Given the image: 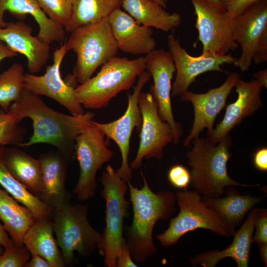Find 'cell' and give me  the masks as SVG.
<instances>
[{"instance_id": "obj_1", "label": "cell", "mask_w": 267, "mask_h": 267, "mask_svg": "<svg viewBox=\"0 0 267 267\" xmlns=\"http://www.w3.org/2000/svg\"><path fill=\"white\" fill-rule=\"evenodd\" d=\"M8 111L18 123L27 118L32 121L33 134L20 146L49 144L55 146L68 162L76 157V137L93 125L94 116L90 112L80 115H67L57 112L47 106L39 95L25 88L20 98L11 104Z\"/></svg>"}, {"instance_id": "obj_2", "label": "cell", "mask_w": 267, "mask_h": 267, "mask_svg": "<svg viewBox=\"0 0 267 267\" xmlns=\"http://www.w3.org/2000/svg\"><path fill=\"white\" fill-rule=\"evenodd\" d=\"M139 189L127 181L133 211V222L126 230V242L134 261L144 262L156 253L153 231L156 223L169 219L175 210L176 195L169 191L153 192L143 176Z\"/></svg>"}, {"instance_id": "obj_3", "label": "cell", "mask_w": 267, "mask_h": 267, "mask_svg": "<svg viewBox=\"0 0 267 267\" xmlns=\"http://www.w3.org/2000/svg\"><path fill=\"white\" fill-rule=\"evenodd\" d=\"M193 146L186 154L191 168L190 184L204 198L221 197L226 187L256 186L241 183L232 179L227 171V163L231 156L230 138L228 135L218 144L208 138L198 137L191 141Z\"/></svg>"}, {"instance_id": "obj_4", "label": "cell", "mask_w": 267, "mask_h": 267, "mask_svg": "<svg viewBox=\"0 0 267 267\" xmlns=\"http://www.w3.org/2000/svg\"><path fill=\"white\" fill-rule=\"evenodd\" d=\"M145 69L143 56L134 59L116 56L104 64L95 76L75 88L77 96L86 108H105L119 92L133 87Z\"/></svg>"}, {"instance_id": "obj_5", "label": "cell", "mask_w": 267, "mask_h": 267, "mask_svg": "<svg viewBox=\"0 0 267 267\" xmlns=\"http://www.w3.org/2000/svg\"><path fill=\"white\" fill-rule=\"evenodd\" d=\"M64 43L68 51L72 50L77 55L72 76L80 84L119 51L108 17L73 30Z\"/></svg>"}, {"instance_id": "obj_6", "label": "cell", "mask_w": 267, "mask_h": 267, "mask_svg": "<svg viewBox=\"0 0 267 267\" xmlns=\"http://www.w3.org/2000/svg\"><path fill=\"white\" fill-rule=\"evenodd\" d=\"M100 181L103 186L100 194L106 202L105 226L97 248L104 265L116 267L117 257L126 242L123 226L130 204L125 198L128 185L110 165L102 173Z\"/></svg>"}, {"instance_id": "obj_7", "label": "cell", "mask_w": 267, "mask_h": 267, "mask_svg": "<svg viewBox=\"0 0 267 267\" xmlns=\"http://www.w3.org/2000/svg\"><path fill=\"white\" fill-rule=\"evenodd\" d=\"M179 212L170 219L168 228L156 238L161 245L169 247L176 244L187 232L204 228L222 236H233L235 229L230 226L213 208L209 206L195 191L182 189L176 193Z\"/></svg>"}, {"instance_id": "obj_8", "label": "cell", "mask_w": 267, "mask_h": 267, "mask_svg": "<svg viewBox=\"0 0 267 267\" xmlns=\"http://www.w3.org/2000/svg\"><path fill=\"white\" fill-rule=\"evenodd\" d=\"M52 219L54 232L65 266L74 263L75 252L84 258L91 256L101 234L88 221L87 205L68 201L54 209Z\"/></svg>"}, {"instance_id": "obj_9", "label": "cell", "mask_w": 267, "mask_h": 267, "mask_svg": "<svg viewBox=\"0 0 267 267\" xmlns=\"http://www.w3.org/2000/svg\"><path fill=\"white\" fill-rule=\"evenodd\" d=\"M104 137V134L93 122L92 125L76 138L75 156L79 162L80 173L73 194L80 201L94 196L97 188L96 173L113 156Z\"/></svg>"}, {"instance_id": "obj_10", "label": "cell", "mask_w": 267, "mask_h": 267, "mask_svg": "<svg viewBox=\"0 0 267 267\" xmlns=\"http://www.w3.org/2000/svg\"><path fill=\"white\" fill-rule=\"evenodd\" d=\"M196 15L195 27L202 54L222 56L238 47L233 35L232 18L225 11L201 0H191Z\"/></svg>"}, {"instance_id": "obj_11", "label": "cell", "mask_w": 267, "mask_h": 267, "mask_svg": "<svg viewBox=\"0 0 267 267\" xmlns=\"http://www.w3.org/2000/svg\"><path fill=\"white\" fill-rule=\"evenodd\" d=\"M151 76L144 71L138 77L137 82L132 93L128 94V106L124 114L119 119L107 123L93 121V124L100 129L108 139L113 140L118 145L122 156V163L116 170L120 178L127 182L132 178L133 170L128 162L130 139L134 128L140 131L142 115L138 105V99L142 89Z\"/></svg>"}, {"instance_id": "obj_12", "label": "cell", "mask_w": 267, "mask_h": 267, "mask_svg": "<svg viewBox=\"0 0 267 267\" xmlns=\"http://www.w3.org/2000/svg\"><path fill=\"white\" fill-rule=\"evenodd\" d=\"M138 105L142 115V124L139 147L130 165L133 170L139 169L143 159H161L164 148L174 140L172 129L167 122L160 118L157 102L150 92L140 93Z\"/></svg>"}, {"instance_id": "obj_13", "label": "cell", "mask_w": 267, "mask_h": 267, "mask_svg": "<svg viewBox=\"0 0 267 267\" xmlns=\"http://www.w3.org/2000/svg\"><path fill=\"white\" fill-rule=\"evenodd\" d=\"M65 43L53 52V63L41 76L25 73L24 88L37 95L48 97L66 108L72 115L85 112L79 101L75 89L65 82L60 74V66L67 53Z\"/></svg>"}, {"instance_id": "obj_14", "label": "cell", "mask_w": 267, "mask_h": 267, "mask_svg": "<svg viewBox=\"0 0 267 267\" xmlns=\"http://www.w3.org/2000/svg\"><path fill=\"white\" fill-rule=\"evenodd\" d=\"M145 69L150 73L154 84L150 93L155 99L161 119L171 126L174 135L173 141L178 144L182 134L181 125L174 119L171 96L172 80L176 67L169 51L154 49L144 57Z\"/></svg>"}, {"instance_id": "obj_15", "label": "cell", "mask_w": 267, "mask_h": 267, "mask_svg": "<svg viewBox=\"0 0 267 267\" xmlns=\"http://www.w3.org/2000/svg\"><path fill=\"white\" fill-rule=\"evenodd\" d=\"M239 79L238 74L230 73L222 85L206 93H195L186 90L180 95L181 101L192 103L194 115L192 127L183 141L184 146H189L191 141L199 137L205 128L208 130L207 135L212 133L217 115L225 107L228 95Z\"/></svg>"}, {"instance_id": "obj_16", "label": "cell", "mask_w": 267, "mask_h": 267, "mask_svg": "<svg viewBox=\"0 0 267 267\" xmlns=\"http://www.w3.org/2000/svg\"><path fill=\"white\" fill-rule=\"evenodd\" d=\"M167 44L177 72L172 88L171 96L173 97L180 95L187 90L199 75L208 71L225 72L221 66L234 64L237 59L231 53L222 56L202 54L192 56L181 46L178 38L176 39L174 34L169 35Z\"/></svg>"}, {"instance_id": "obj_17", "label": "cell", "mask_w": 267, "mask_h": 267, "mask_svg": "<svg viewBox=\"0 0 267 267\" xmlns=\"http://www.w3.org/2000/svg\"><path fill=\"white\" fill-rule=\"evenodd\" d=\"M267 30V0L254 3L233 19V38L241 47V55L234 65L241 71L249 69L258 42Z\"/></svg>"}, {"instance_id": "obj_18", "label": "cell", "mask_w": 267, "mask_h": 267, "mask_svg": "<svg viewBox=\"0 0 267 267\" xmlns=\"http://www.w3.org/2000/svg\"><path fill=\"white\" fill-rule=\"evenodd\" d=\"M32 27L23 21L6 22L0 28V40L12 50L24 55L27 59L30 74L39 72L46 64L50 56V44L32 34Z\"/></svg>"}, {"instance_id": "obj_19", "label": "cell", "mask_w": 267, "mask_h": 267, "mask_svg": "<svg viewBox=\"0 0 267 267\" xmlns=\"http://www.w3.org/2000/svg\"><path fill=\"white\" fill-rule=\"evenodd\" d=\"M237 98L226 106L224 117L208 139L214 144H218L245 118L252 116L261 106L260 96L262 86L256 79L244 81L239 79L235 85Z\"/></svg>"}, {"instance_id": "obj_20", "label": "cell", "mask_w": 267, "mask_h": 267, "mask_svg": "<svg viewBox=\"0 0 267 267\" xmlns=\"http://www.w3.org/2000/svg\"><path fill=\"white\" fill-rule=\"evenodd\" d=\"M111 32L119 50L134 55H147L156 46L151 28L137 23L120 7L108 16Z\"/></svg>"}, {"instance_id": "obj_21", "label": "cell", "mask_w": 267, "mask_h": 267, "mask_svg": "<svg viewBox=\"0 0 267 267\" xmlns=\"http://www.w3.org/2000/svg\"><path fill=\"white\" fill-rule=\"evenodd\" d=\"M39 159L42 183L38 198L55 209L70 201V194L65 186L68 161L58 152L42 154Z\"/></svg>"}, {"instance_id": "obj_22", "label": "cell", "mask_w": 267, "mask_h": 267, "mask_svg": "<svg viewBox=\"0 0 267 267\" xmlns=\"http://www.w3.org/2000/svg\"><path fill=\"white\" fill-rule=\"evenodd\" d=\"M258 209H252L245 222L233 235L231 244L222 251L213 250L195 256L190 260L192 266L215 267L222 259L231 258L238 267L249 265L251 246Z\"/></svg>"}, {"instance_id": "obj_23", "label": "cell", "mask_w": 267, "mask_h": 267, "mask_svg": "<svg viewBox=\"0 0 267 267\" xmlns=\"http://www.w3.org/2000/svg\"><path fill=\"white\" fill-rule=\"evenodd\" d=\"M6 11L18 16L31 15L39 27L37 37L45 43L62 44L65 39L66 32L65 28L47 16L37 0H0V28L6 25V22L3 20Z\"/></svg>"}, {"instance_id": "obj_24", "label": "cell", "mask_w": 267, "mask_h": 267, "mask_svg": "<svg viewBox=\"0 0 267 267\" xmlns=\"http://www.w3.org/2000/svg\"><path fill=\"white\" fill-rule=\"evenodd\" d=\"M121 6L138 24L167 32L178 27L180 15L169 13L152 0H122Z\"/></svg>"}, {"instance_id": "obj_25", "label": "cell", "mask_w": 267, "mask_h": 267, "mask_svg": "<svg viewBox=\"0 0 267 267\" xmlns=\"http://www.w3.org/2000/svg\"><path fill=\"white\" fill-rule=\"evenodd\" d=\"M53 232L51 219H36L24 235V245L31 254H38L46 259L52 267H64L65 265L63 255Z\"/></svg>"}, {"instance_id": "obj_26", "label": "cell", "mask_w": 267, "mask_h": 267, "mask_svg": "<svg viewBox=\"0 0 267 267\" xmlns=\"http://www.w3.org/2000/svg\"><path fill=\"white\" fill-rule=\"evenodd\" d=\"M3 160L7 169L19 182L38 197L42 183L41 162L15 147H5Z\"/></svg>"}, {"instance_id": "obj_27", "label": "cell", "mask_w": 267, "mask_h": 267, "mask_svg": "<svg viewBox=\"0 0 267 267\" xmlns=\"http://www.w3.org/2000/svg\"><path fill=\"white\" fill-rule=\"evenodd\" d=\"M0 186V219L13 242L24 246V235L35 222L32 212Z\"/></svg>"}, {"instance_id": "obj_28", "label": "cell", "mask_w": 267, "mask_h": 267, "mask_svg": "<svg viewBox=\"0 0 267 267\" xmlns=\"http://www.w3.org/2000/svg\"><path fill=\"white\" fill-rule=\"evenodd\" d=\"M228 186L223 197L203 198L207 204L215 210L232 228H235L245 215L259 203L265 196L241 195L236 189Z\"/></svg>"}, {"instance_id": "obj_29", "label": "cell", "mask_w": 267, "mask_h": 267, "mask_svg": "<svg viewBox=\"0 0 267 267\" xmlns=\"http://www.w3.org/2000/svg\"><path fill=\"white\" fill-rule=\"evenodd\" d=\"M4 148L5 146L0 147V186L17 201L27 207L36 219L52 218L54 209L30 192L9 172L3 160Z\"/></svg>"}, {"instance_id": "obj_30", "label": "cell", "mask_w": 267, "mask_h": 267, "mask_svg": "<svg viewBox=\"0 0 267 267\" xmlns=\"http://www.w3.org/2000/svg\"><path fill=\"white\" fill-rule=\"evenodd\" d=\"M121 2L122 0H74L65 30L70 33L108 17L114 10L121 7Z\"/></svg>"}, {"instance_id": "obj_31", "label": "cell", "mask_w": 267, "mask_h": 267, "mask_svg": "<svg viewBox=\"0 0 267 267\" xmlns=\"http://www.w3.org/2000/svg\"><path fill=\"white\" fill-rule=\"evenodd\" d=\"M23 66L14 63L0 74V106L8 112L11 104L17 101L24 88Z\"/></svg>"}, {"instance_id": "obj_32", "label": "cell", "mask_w": 267, "mask_h": 267, "mask_svg": "<svg viewBox=\"0 0 267 267\" xmlns=\"http://www.w3.org/2000/svg\"><path fill=\"white\" fill-rule=\"evenodd\" d=\"M26 130L20 126L12 114L0 109V147L6 145L20 146Z\"/></svg>"}, {"instance_id": "obj_33", "label": "cell", "mask_w": 267, "mask_h": 267, "mask_svg": "<svg viewBox=\"0 0 267 267\" xmlns=\"http://www.w3.org/2000/svg\"><path fill=\"white\" fill-rule=\"evenodd\" d=\"M44 13L53 22L67 26L72 12L74 0H37Z\"/></svg>"}, {"instance_id": "obj_34", "label": "cell", "mask_w": 267, "mask_h": 267, "mask_svg": "<svg viewBox=\"0 0 267 267\" xmlns=\"http://www.w3.org/2000/svg\"><path fill=\"white\" fill-rule=\"evenodd\" d=\"M31 257L30 252L24 245L14 243L0 255V267H25Z\"/></svg>"}, {"instance_id": "obj_35", "label": "cell", "mask_w": 267, "mask_h": 267, "mask_svg": "<svg viewBox=\"0 0 267 267\" xmlns=\"http://www.w3.org/2000/svg\"><path fill=\"white\" fill-rule=\"evenodd\" d=\"M190 174L188 170L181 165L173 166L168 173L170 184L178 189H187L190 182Z\"/></svg>"}, {"instance_id": "obj_36", "label": "cell", "mask_w": 267, "mask_h": 267, "mask_svg": "<svg viewBox=\"0 0 267 267\" xmlns=\"http://www.w3.org/2000/svg\"><path fill=\"white\" fill-rule=\"evenodd\" d=\"M255 228L256 232L252 237V242L257 243H267V209H258Z\"/></svg>"}, {"instance_id": "obj_37", "label": "cell", "mask_w": 267, "mask_h": 267, "mask_svg": "<svg viewBox=\"0 0 267 267\" xmlns=\"http://www.w3.org/2000/svg\"><path fill=\"white\" fill-rule=\"evenodd\" d=\"M227 13L234 18L247 8L261 0H219Z\"/></svg>"}, {"instance_id": "obj_38", "label": "cell", "mask_w": 267, "mask_h": 267, "mask_svg": "<svg viewBox=\"0 0 267 267\" xmlns=\"http://www.w3.org/2000/svg\"><path fill=\"white\" fill-rule=\"evenodd\" d=\"M267 61V30L259 40L254 55L253 61L259 64Z\"/></svg>"}, {"instance_id": "obj_39", "label": "cell", "mask_w": 267, "mask_h": 267, "mask_svg": "<svg viewBox=\"0 0 267 267\" xmlns=\"http://www.w3.org/2000/svg\"><path fill=\"white\" fill-rule=\"evenodd\" d=\"M134 262L129 247L125 242L116 259V267H137Z\"/></svg>"}, {"instance_id": "obj_40", "label": "cell", "mask_w": 267, "mask_h": 267, "mask_svg": "<svg viewBox=\"0 0 267 267\" xmlns=\"http://www.w3.org/2000/svg\"><path fill=\"white\" fill-rule=\"evenodd\" d=\"M254 164L260 171L263 172L267 171V147H263L257 150L254 156Z\"/></svg>"}, {"instance_id": "obj_41", "label": "cell", "mask_w": 267, "mask_h": 267, "mask_svg": "<svg viewBox=\"0 0 267 267\" xmlns=\"http://www.w3.org/2000/svg\"><path fill=\"white\" fill-rule=\"evenodd\" d=\"M25 267H52L50 263L42 256L32 254Z\"/></svg>"}, {"instance_id": "obj_42", "label": "cell", "mask_w": 267, "mask_h": 267, "mask_svg": "<svg viewBox=\"0 0 267 267\" xmlns=\"http://www.w3.org/2000/svg\"><path fill=\"white\" fill-rule=\"evenodd\" d=\"M14 244L11 238H9L3 225L0 223V249L5 250L11 247Z\"/></svg>"}, {"instance_id": "obj_43", "label": "cell", "mask_w": 267, "mask_h": 267, "mask_svg": "<svg viewBox=\"0 0 267 267\" xmlns=\"http://www.w3.org/2000/svg\"><path fill=\"white\" fill-rule=\"evenodd\" d=\"M17 55L4 42L0 40V63L5 58H12Z\"/></svg>"}, {"instance_id": "obj_44", "label": "cell", "mask_w": 267, "mask_h": 267, "mask_svg": "<svg viewBox=\"0 0 267 267\" xmlns=\"http://www.w3.org/2000/svg\"><path fill=\"white\" fill-rule=\"evenodd\" d=\"M254 79L257 80L262 85V87L267 88V69L261 70L255 73Z\"/></svg>"}, {"instance_id": "obj_45", "label": "cell", "mask_w": 267, "mask_h": 267, "mask_svg": "<svg viewBox=\"0 0 267 267\" xmlns=\"http://www.w3.org/2000/svg\"><path fill=\"white\" fill-rule=\"evenodd\" d=\"M259 247L261 259L265 265L267 266V243H258Z\"/></svg>"}, {"instance_id": "obj_46", "label": "cell", "mask_w": 267, "mask_h": 267, "mask_svg": "<svg viewBox=\"0 0 267 267\" xmlns=\"http://www.w3.org/2000/svg\"><path fill=\"white\" fill-rule=\"evenodd\" d=\"M221 9L225 10L219 0H201Z\"/></svg>"}, {"instance_id": "obj_47", "label": "cell", "mask_w": 267, "mask_h": 267, "mask_svg": "<svg viewBox=\"0 0 267 267\" xmlns=\"http://www.w3.org/2000/svg\"><path fill=\"white\" fill-rule=\"evenodd\" d=\"M153 1L160 5L164 8H166L167 7V3L168 0H152Z\"/></svg>"}, {"instance_id": "obj_48", "label": "cell", "mask_w": 267, "mask_h": 267, "mask_svg": "<svg viewBox=\"0 0 267 267\" xmlns=\"http://www.w3.org/2000/svg\"><path fill=\"white\" fill-rule=\"evenodd\" d=\"M3 251V250L0 249V255L2 253Z\"/></svg>"}]
</instances>
